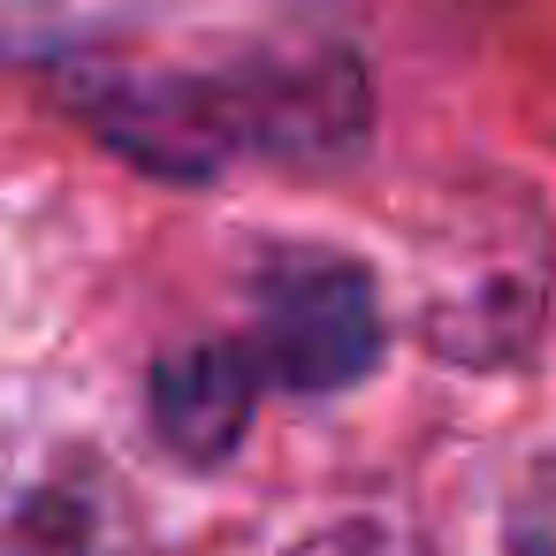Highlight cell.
<instances>
[{
  "label": "cell",
  "mask_w": 556,
  "mask_h": 556,
  "mask_svg": "<svg viewBox=\"0 0 556 556\" xmlns=\"http://www.w3.org/2000/svg\"><path fill=\"white\" fill-rule=\"evenodd\" d=\"M54 100L108 153L168 184H214L252 161L328 168L351 161L374 123L366 70L343 47H237L222 62L70 54Z\"/></svg>",
  "instance_id": "cell-1"
},
{
  "label": "cell",
  "mask_w": 556,
  "mask_h": 556,
  "mask_svg": "<svg viewBox=\"0 0 556 556\" xmlns=\"http://www.w3.org/2000/svg\"><path fill=\"white\" fill-rule=\"evenodd\" d=\"M244 351L290 396L358 389L381 366V290L358 260L328 244H282L252 275V336Z\"/></svg>",
  "instance_id": "cell-2"
},
{
  "label": "cell",
  "mask_w": 556,
  "mask_h": 556,
  "mask_svg": "<svg viewBox=\"0 0 556 556\" xmlns=\"http://www.w3.org/2000/svg\"><path fill=\"white\" fill-rule=\"evenodd\" d=\"M267 374L260 358L244 351V336H199L184 351H161L153 374H146V419H153V442L191 465V472H214L244 450L252 434V404H260Z\"/></svg>",
  "instance_id": "cell-3"
},
{
  "label": "cell",
  "mask_w": 556,
  "mask_h": 556,
  "mask_svg": "<svg viewBox=\"0 0 556 556\" xmlns=\"http://www.w3.org/2000/svg\"><path fill=\"white\" fill-rule=\"evenodd\" d=\"M0 556H146V533L115 472L62 465L0 480Z\"/></svg>",
  "instance_id": "cell-4"
},
{
  "label": "cell",
  "mask_w": 556,
  "mask_h": 556,
  "mask_svg": "<svg viewBox=\"0 0 556 556\" xmlns=\"http://www.w3.org/2000/svg\"><path fill=\"white\" fill-rule=\"evenodd\" d=\"M503 556H556V457H541L503 503Z\"/></svg>",
  "instance_id": "cell-5"
},
{
  "label": "cell",
  "mask_w": 556,
  "mask_h": 556,
  "mask_svg": "<svg viewBox=\"0 0 556 556\" xmlns=\"http://www.w3.org/2000/svg\"><path fill=\"white\" fill-rule=\"evenodd\" d=\"M290 556H434V548L412 526H396V518H328Z\"/></svg>",
  "instance_id": "cell-6"
},
{
  "label": "cell",
  "mask_w": 556,
  "mask_h": 556,
  "mask_svg": "<svg viewBox=\"0 0 556 556\" xmlns=\"http://www.w3.org/2000/svg\"><path fill=\"white\" fill-rule=\"evenodd\" d=\"M77 0H0V54H31L70 24Z\"/></svg>",
  "instance_id": "cell-7"
}]
</instances>
